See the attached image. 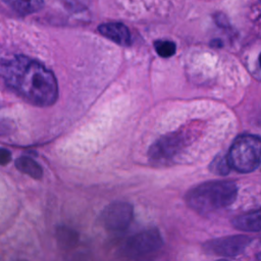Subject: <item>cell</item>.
<instances>
[{"mask_svg":"<svg viewBox=\"0 0 261 261\" xmlns=\"http://www.w3.org/2000/svg\"><path fill=\"white\" fill-rule=\"evenodd\" d=\"M259 63H260V68H261V54H260V57H259Z\"/></svg>","mask_w":261,"mask_h":261,"instance_id":"e0dca14e","label":"cell"},{"mask_svg":"<svg viewBox=\"0 0 261 261\" xmlns=\"http://www.w3.org/2000/svg\"><path fill=\"white\" fill-rule=\"evenodd\" d=\"M209 169L211 172L218 175H226L230 171V166L227 161V157L223 154H218L210 163Z\"/></svg>","mask_w":261,"mask_h":261,"instance_id":"4fadbf2b","label":"cell"},{"mask_svg":"<svg viewBox=\"0 0 261 261\" xmlns=\"http://www.w3.org/2000/svg\"><path fill=\"white\" fill-rule=\"evenodd\" d=\"M230 168L241 173L252 172L261 163V138L241 135L231 144L226 155Z\"/></svg>","mask_w":261,"mask_h":261,"instance_id":"3957f363","label":"cell"},{"mask_svg":"<svg viewBox=\"0 0 261 261\" xmlns=\"http://www.w3.org/2000/svg\"><path fill=\"white\" fill-rule=\"evenodd\" d=\"M258 256H259V258H260V259H261V252H260V253H259V255H258Z\"/></svg>","mask_w":261,"mask_h":261,"instance_id":"d6986e66","label":"cell"},{"mask_svg":"<svg viewBox=\"0 0 261 261\" xmlns=\"http://www.w3.org/2000/svg\"><path fill=\"white\" fill-rule=\"evenodd\" d=\"M99 33L107 39H110L114 43L120 46H129L132 43V37L128 29L120 22L103 23L98 27Z\"/></svg>","mask_w":261,"mask_h":261,"instance_id":"ba28073f","label":"cell"},{"mask_svg":"<svg viewBox=\"0 0 261 261\" xmlns=\"http://www.w3.org/2000/svg\"><path fill=\"white\" fill-rule=\"evenodd\" d=\"M0 77L8 89L33 105L50 106L58 98L54 73L30 57L15 56L2 62Z\"/></svg>","mask_w":261,"mask_h":261,"instance_id":"6da1fadb","label":"cell"},{"mask_svg":"<svg viewBox=\"0 0 261 261\" xmlns=\"http://www.w3.org/2000/svg\"><path fill=\"white\" fill-rule=\"evenodd\" d=\"M231 222L239 230L259 231L261 230V208L236 216Z\"/></svg>","mask_w":261,"mask_h":261,"instance_id":"9c48e42d","label":"cell"},{"mask_svg":"<svg viewBox=\"0 0 261 261\" xmlns=\"http://www.w3.org/2000/svg\"><path fill=\"white\" fill-rule=\"evenodd\" d=\"M252 239L245 234H234L211 240L205 244V250L215 255L233 257L242 254Z\"/></svg>","mask_w":261,"mask_h":261,"instance_id":"8992f818","label":"cell"},{"mask_svg":"<svg viewBox=\"0 0 261 261\" xmlns=\"http://www.w3.org/2000/svg\"><path fill=\"white\" fill-rule=\"evenodd\" d=\"M16 168L35 179H39L43 176V169L41 165L29 156H20L15 160Z\"/></svg>","mask_w":261,"mask_h":261,"instance_id":"30bf717a","label":"cell"},{"mask_svg":"<svg viewBox=\"0 0 261 261\" xmlns=\"http://www.w3.org/2000/svg\"><path fill=\"white\" fill-rule=\"evenodd\" d=\"M163 244L157 228H149L132 236L123 246V252L129 257H139L158 250Z\"/></svg>","mask_w":261,"mask_h":261,"instance_id":"277c9868","label":"cell"},{"mask_svg":"<svg viewBox=\"0 0 261 261\" xmlns=\"http://www.w3.org/2000/svg\"><path fill=\"white\" fill-rule=\"evenodd\" d=\"M184 144V137L179 133L164 135L150 147L149 157L155 161L169 160L179 152Z\"/></svg>","mask_w":261,"mask_h":261,"instance_id":"52a82bcc","label":"cell"},{"mask_svg":"<svg viewBox=\"0 0 261 261\" xmlns=\"http://www.w3.org/2000/svg\"><path fill=\"white\" fill-rule=\"evenodd\" d=\"M11 130H12L11 122L0 115V136L8 135L11 133Z\"/></svg>","mask_w":261,"mask_h":261,"instance_id":"9a60e30c","label":"cell"},{"mask_svg":"<svg viewBox=\"0 0 261 261\" xmlns=\"http://www.w3.org/2000/svg\"><path fill=\"white\" fill-rule=\"evenodd\" d=\"M154 47L157 54L164 58L171 57L176 51L175 44L169 40H157L154 43Z\"/></svg>","mask_w":261,"mask_h":261,"instance_id":"5bb4252c","label":"cell"},{"mask_svg":"<svg viewBox=\"0 0 261 261\" xmlns=\"http://www.w3.org/2000/svg\"><path fill=\"white\" fill-rule=\"evenodd\" d=\"M217 261H228V260H226V259H219V260H217Z\"/></svg>","mask_w":261,"mask_h":261,"instance_id":"ac0fdd59","label":"cell"},{"mask_svg":"<svg viewBox=\"0 0 261 261\" xmlns=\"http://www.w3.org/2000/svg\"><path fill=\"white\" fill-rule=\"evenodd\" d=\"M238 196V187L230 180H213L201 184L188 192L186 201L190 208L207 214L231 205Z\"/></svg>","mask_w":261,"mask_h":261,"instance_id":"7a4b0ae2","label":"cell"},{"mask_svg":"<svg viewBox=\"0 0 261 261\" xmlns=\"http://www.w3.org/2000/svg\"><path fill=\"white\" fill-rule=\"evenodd\" d=\"M57 240L61 247L71 248L76 244L79 236L76 231L72 230L71 228L66 226H60L57 230Z\"/></svg>","mask_w":261,"mask_h":261,"instance_id":"7c38bea8","label":"cell"},{"mask_svg":"<svg viewBox=\"0 0 261 261\" xmlns=\"http://www.w3.org/2000/svg\"><path fill=\"white\" fill-rule=\"evenodd\" d=\"M10 161H11V153L5 148H0V165H6Z\"/></svg>","mask_w":261,"mask_h":261,"instance_id":"2e32d148","label":"cell"},{"mask_svg":"<svg viewBox=\"0 0 261 261\" xmlns=\"http://www.w3.org/2000/svg\"><path fill=\"white\" fill-rule=\"evenodd\" d=\"M10 8L20 14H30L40 10L43 0H3Z\"/></svg>","mask_w":261,"mask_h":261,"instance_id":"8fae6325","label":"cell"},{"mask_svg":"<svg viewBox=\"0 0 261 261\" xmlns=\"http://www.w3.org/2000/svg\"><path fill=\"white\" fill-rule=\"evenodd\" d=\"M133 216V206L127 202L117 201L105 208L102 213V221L108 230L122 231L129 226Z\"/></svg>","mask_w":261,"mask_h":261,"instance_id":"5b68a950","label":"cell"}]
</instances>
